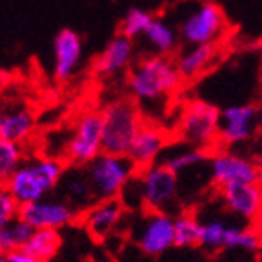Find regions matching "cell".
<instances>
[{
  "label": "cell",
  "instance_id": "obj_17",
  "mask_svg": "<svg viewBox=\"0 0 262 262\" xmlns=\"http://www.w3.org/2000/svg\"><path fill=\"white\" fill-rule=\"evenodd\" d=\"M82 38L77 31L66 28L57 33L53 40V75L57 80H70L82 62Z\"/></svg>",
  "mask_w": 262,
  "mask_h": 262
},
{
  "label": "cell",
  "instance_id": "obj_14",
  "mask_svg": "<svg viewBox=\"0 0 262 262\" xmlns=\"http://www.w3.org/2000/svg\"><path fill=\"white\" fill-rule=\"evenodd\" d=\"M219 195H221L226 208L244 221H257L262 215L260 184H255V182L226 184L219 188Z\"/></svg>",
  "mask_w": 262,
  "mask_h": 262
},
{
  "label": "cell",
  "instance_id": "obj_1",
  "mask_svg": "<svg viewBox=\"0 0 262 262\" xmlns=\"http://www.w3.org/2000/svg\"><path fill=\"white\" fill-rule=\"evenodd\" d=\"M182 86L184 78L169 55H147L131 66L127 73V90L139 106L171 98Z\"/></svg>",
  "mask_w": 262,
  "mask_h": 262
},
{
  "label": "cell",
  "instance_id": "obj_25",
  "mask_svg": "<svg viewBox=\"0 0 262 262\" xmlns=\"http://www.w3.org/2000/svg\"><path fill=\"white\" fill-rule=\"evenodd\" d=\"M262 246V237L258 231L241 226H228L224 238V250L257 251Z\"/></svg>",
  "mask_w": 262,
  "mask_h": 262
},
{
  "label": "cell",
  "instance_id": "obj_13",
  "mask_svg": "<svg viewBox=\"0 0 262 262\" xmlns=\"http://www.w3.org/2000/svg\"><path fill=\"white\" fill-rule=\"evenodd\" d=\"M169 144H171V139L162 127L151 122H144L131 142L127 157L133 160L137 169L146 168V166L159 162L164 151L169 147Z\"/></svg>",
  "mask_w": 262,
  "mask_h": 262
},
{
  "label": "cell",
  "instance_id": "obj_30",
  "mask_svg": "<svg viewBox=\"0 0 262 262\" xmlns=\"http://www.w3.org/2000/svg\"><path fill=\"white\" fill-rule=\"evenodd\" d=\"M18 213H20V204L6 188V184H0V229L18 219Z\"/></svg>",
  "mask_w": 262,
  "mask_h": 262
},
{
  "label": "cell",
  "instance_id": "obj_19",
  "mask_svg": "<svg viewBox=\"0 0 262 262\" xmlns=\"http://www.w3.org/2000/svg\"><path fill=\"white\" fill-rule=\"evenodd\" d=\"M37 119L29 107L11 106L0 113V137L13 142L24 144L33 135Z\"/></svg>",
  "mask_w": 262,
  "mask_h": 262
},
{
  "label": "cell",
  "instance_id": "obj_8",
  "mask_svg": "<svg viewBox=\"0 0 262 262\" xmlns=\"http://www.w3.org/2000/svg\"><path fill=\"white\" fill-rule=\"evenodd\" d=\"M104 151L102 111H86L77 120L64 149V162L75 168H86Z\"/></svg>",
  "mask_w": 262,
  "mask_h": 262
},
{
  "label": "cell",
  "instance_id": "obj_16",
  "mask_svg": "<svg viewBox=\"0 0 262 262\" xmlns=\"http://www.w3.org/2000/svg\"><path fill=\"white\" fill-rule=\"evenodd\" d=\"M133 64H135V40L119 33L107 42L104 51L97 57L93 70L98 77H113L129 71Z\"/></svg>",
  "mask_w": 262,
  "mask_h": 262
},
{
  "label": "cell",
  "instance_id": "obj_5",
  "mask_svg": "<svg viewBox=\"0 0 262 262\" xmlns=\"http://www.w3.org/2000/svg\"><path fill=\"white\" fill-rule=\"evenodd\" d=\"M104 151L127 155L129 146L144 124L139 104L133 98L113 100L102 110Z\"/></svg>",
  "mask_w": 262,
  "mask_h": 262
},
{
  "label": "cell",
  "instance_id": "obj_3",
  "mask_svg": "<svg viewBox=\"0 0 262 262\" xmlns=\"http://www.w3.org/2000/svg\"><path fill=\"white\" fill-rule=\"evenodd\" d=\"M64 173V160L57 157L24 159V162L6 182V188L22 206L51 195L60 186Z\"/></svg>",
  "mask_w": 262,
  "mask_h": 262
},
{
  "label": "cell",
  "instance_id": "obj_32",
  "mask_svg": "<svg viewBox=\"0 0 262 262\" xmlns=\"http://www.w3.org/2000/svg\"><path fill=\"white\" fill-rule=\"evenodd\" d=\"M260 55H262V42H260Z\"/></svg>",
  "mask_w": 262,
  "mask_h": 262
},
{
  "label": "cell",
  "instance_id": "obj_20",
  "mask_svg": "<svg viewBox=\"0 0 262 262\" xmlns=\"http://www.w3.org/2000/svg\"><path fill=\"white\" fill-rule=\"evenodd\" d=\"M144 38L149 44L153 53L171 55L179 49V31H177L175 24H171L164 16H155L153 18L147 31L144 33Z\"/></svg>",
  "mask_w": 262,
  "mask_h": 262
},
{
  "label": "cell",
  "instance_id": "obj_34",
  "mask_svg": "<svg viewBox=\"0 0 262 262\" xmlns=\"http://www.w3.org/2000/svg\"><path fill=\"white\" fill-rule=\"evenodd\" d=\"M0 113H2V107H0Z\"/></svg>",
  "mask_w": 262,
  "mask_h": 262
},
{
  "label": "cell",
  "instance_id": "obj_29",
  "mask_svg": "<svg viewBox=\"0 0 262 262\" xmlns=\"http://www.w3.org/2000/svg\"><path fill=\"white\" fill-rule=\"evenodd\" d=\"M226 229H228V226L221 221L204 222V224L201 226V238H199V246H202V248L211 250V251L224 250Z\"/></svg>",
  "mask_w": 262,
  "mask_h": 262
},
{
  "label": "cell",
  "instance_id": "obj_21",
  "mask_svg": "<svg viewBox=\"0 0 262 262\" xmlns=\"http://www.w3.org/2000/svg\"><path fill=\"white\" fill-rule=\"evenodd\" d=\"M60 184H64L66 201L70 202L73 208H77V209L90 208V206H93L95 202H97V196H95L86 171L64 173Z\"/></svg>",
  "mask_w": 262,
  "mask_h": 262
},
{
  "label": "cell",
  "instance_id": "obj_7",
  "mask_svg": "<svg viewBox=\"0 0 262 262\" xmlns=\"http://www.w3.org/2000/svg\"><path fill=\"white\" fill-rule=\"evenodd\" d=\"M84 171L90 179L97 201H100L120 196L127 182L135 177L137 166L127 155L102 151L88 164Z\"/></svg>",
  "mask_w": 262,
  "mask_h": 262
},
{
  "label": "cell",
  "instance_id": "obj_11",
  "mask_svg": "<svg viewBox=\"0 0 262 262\" xmlns=\"http://www.w3.org/2000/svg\"><path fill=\"white\" fill-rule=\"evenodd\" d=\"M208 164L211 180L219 188L226 184H242V182L262 184V169L246 157L221 149L215 153L211 151Z\"/></svg>",
  "mask_w": 262,
  "mask_h": 262
},
{
  "label": "cell",
  "instance_id": "obj_15",
  "mask_svg": "<svg viewBox=\"0 0 262 262\" xmlns=\"http://www.w3.org/2000/svg\"><path fill=\"white\" fill-rule=\"evenodd\" d=\"M126 211V204L120 196L115 199H100L93 206H90L84 215V228L88 233L97 241L107 238L115 229L119 228L120 221Z\"/></svg>",
  "mask_w": 262,
  "mask_h": 262
},
{
  "label": "cell",
  "instance_id": "obj_4",
  "mask_svg": "<svg viewBox=\"0 0 262 262\" xmlns=\"http://www.w3.org/2000/svg\"><path fill=\"white\" fill-rule=\"evenodd\" d=\"M126 188L139 195L140 206L147 211H168L179 195V175L164 162H155L137 169Z\"/></svg>",
  "mask_w": 262,
  "mask_h": 262
},
{
  "label": "cell",
  "instance_id": "obj_10",
  "mask_svg": "<svg viewBox=\"0 0 262 262\" xmlns=\"http://www.w3.org/2000/svg\"><path fill=\"white\" fill-rule=\"evenodd\" d=\"M18 217L35 229H62L77 221L78 209L73 208L66 199H53L49 195L42 201L22 204Z\"/></svg>",
  "mask_w": 262,
  "mask_h": 262
},
{
  "label": "cell",
  "instance_id": "obj_2",
  "mask_svg": "<svg viewBox=\"0 0 262 262\" xmlns=\"http://www.w3.org/2000/svg\"><path fill=\"white\" fill-rule=\"evenodd\" d=\"M175 28L186 46L219 44L229 29L228 16L215 0H182Z\"/></svg>",
  "mask_w": 262,
  "mask_h": 262
},
{
  "label": "cell",
  "instance_id": "obj_23",
  "mask_svg": "<svg viewBox=\"0 0 262 262\" xmlns=\"http://www.w3.org/2000/svg\"><path fill=\"white\" fill-rule=\"evenodd\" d=\"M60 242H62V238H60V233H58V229L40 228L33 231V235L29 237V241L26 242V246L22 250H26L28 253L35 255V257L48 262L57 255L58 248H60Z\"/></svg>",
  "mask_w": 262,
  "mask_h": 262
},
{
  "label": "cell",
  "instance_id": "obj_26",
  "mask_svg": "<svg viewBox=\"0 0 262 262\" xmlns=\"http://www.w3.org/2000/svg\"><path fill=\"white\" fill-rule=\"evenodd\" d=\"M22 162H24L22 144L0 137V184H6Z\"/></svg>",
  "mask_w": 262,
  "mask_h": 262
},
{
  "label": "cell",
  "instance_id": "obj_12",
  "mask_svg": "<svg viewBox=\"0 0 262 262\" xmlns=\"http://www.w3.org/2000/svg\"><path fill=\"white\" fill-rule=\"evenodd\" d=\"M260 126V113L253 104H237L228 106L221 113V129H219V146H235L251 139L255 129Z\"/></svg>",
  "mask_w": 262,
  "mask_h": 262
},
{
  "label": "cell",
  "instance_id": "obj_6",
  "mask_svg": "<svg viewBox=\"0 0 262 262\" xmlns=\"http://www.w3.org/2000/svg\"><path fill=\"white\" fill-rule=\"evenodd\" d=\"M221 113L215 104L206 100H188L182 106L177 124V133L180 140L189 146L211 149L219 144V129H221Z\"/></svg>",
  "mask_w": 262,
  "mask_h": 262
},
{
  "label": "cell",
  "instance_id": "obj_9",
  "mask_svg": "<svg viewBox=\"0 0 262 262\" xmlns=\"http://www.w3.org/2000/svg\"><path fill=\"white\" fill-rule=\"evenodd\" d=\"M139 250L147 257H160L175 246V217L168 211H147L135 231Z\"/></svg>",
  "mask_w": 262,
  "mask_h": 262
},
{
  "label": "cell",
  "instance_id": "obj_33",
  "mask_svg": "<svg viewBox=\"0 0 262 262\" xmlns=\"http://www.w3.org/2000/svg\"><path fill=\"white\" fill-rule=\"evenodd\" d=\"M260 127H262V117H260Z\"/></svg>",
  "mask_w": 262,
  "mask_h": 262
},
{
  "label": "cell",
  "instance_id": "obj_31",
  "mask_svg": "<svg viewBox=\"0 0 262 262\" xmlns=\"http://www.w3.org/2000/svg\"><path fill=\"white\" fill-rule=\"evenodd\" d=\"M0 262H44V260L28 253L26 250H15L11 253L0 255Z\"/></svg>",
  "mask_w": 262,
  "mask_h": 262
},
{
  "label": "cell",
  "instance_id": "obj_24",
  "mask_svg": "<svg viewBox=\"0 0 262 262\" xmlns=\"http://www.w3.org/2000/svg\"><path fill=\"white\" fill-rule=\"evenodd\" d=\"M33 231H35V228L29 226L26 221H22L20 217L9 222L6 228L0 229V255L22 250L26 242L29 241V237L33 235Z\"/></svg>",
  "mask_w": 262,
  "mask_h": 262
},
{
  "label": "cell",
  "instance_id": "obj_27",
  "mask_svg": "<svg viewBox=\"0 0 262 262\" xmlns=\"http://www.w3.org/2000/svg\"><path fill=\"white\" fill-rule=\"evenodd\" d=\"M201 222L189 213L175 217V248H193L199 246L201 238Z\"/></svg>",
  "mask_w": 262,
  "mask_h": 262
},
{
  "label": "cell",
  "instance_id": "obj_18",
  "mask_svg": "<svg viewBox=\"0 0 262 262\" xmlns=\"http://www.w3.org/2000/svg\"><path fill=\"white\" fill-rule=\"evenodd\" d=\"M219 60V44H196L186 46L175 58L177 68L184 82L201 78L208 70H211Z\"/></svg>",
  "mask_w": 262,
  "mask_h": 262
},
{
  "label": "cell",
  "instance_id": "obj_22",
  "mask_svg": "<svg viewBox=\"0 0 262 262\" xmlns=\"http://www.w3.org/2000/svg\"><path fill=\"white\" fill-rule=\"evenodd\" d=\"M209 157H211V149L186 144L182 149H177V151L164 155L162 162L169 169H173L177 175H180V173L189 171V169L196 168V166H202V164L209 162Z\"/></svg>",
  "mask_w": 262,
  "mask_h": 262
},
{
  "label": "cell",
  "instance_id": "obj_28",
  "mask_svg": "<svg viewBox=\"0 0 262 262\" xmlns=\"http://www.w3.org/2000/svg\"><path fill=\"white\" fill-rule=\"evenodd\" d=\"M153 18H155V16L149 11H146V9L131 8L129 11L126 13V16L122 18V22H120L119 33L133 38V40H137V38L144 37V33L147 31V28H149V24L153 22Z\"/></svg>",
  "mask_w": 262,
  "mask_h": 262
}]
</instances>
